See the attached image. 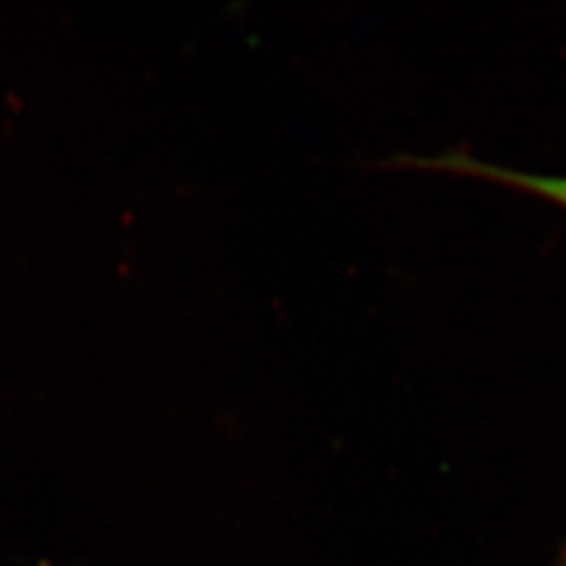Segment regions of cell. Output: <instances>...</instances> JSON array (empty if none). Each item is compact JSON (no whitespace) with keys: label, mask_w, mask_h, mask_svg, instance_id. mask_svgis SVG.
Listing matches in <instances>:
<instances>
[{"label":"cell","mask_w":566,"mask_h":566,"mask_svg":"<svg viewBox=\"0 0 566 566\" xmlns=\"http://www.w3.org/2000/svg\"><path fill=\"white\" fill-rule=\"evenodd\" d=\"M392 163L411 164L418 168H430V170H446V172H458L476 179L497 182L510 189H518L531 196H537L542 200L556 203L566 210V175H539V172H526L512 166L486 163L481 158L468 156L464 151H447L441 156L430 158H416V156H401Z\"/></svg>","instance_id":"6da1fadb"}]
</instances>
